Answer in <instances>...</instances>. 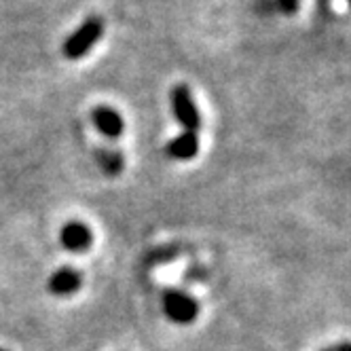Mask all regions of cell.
Instances as JSON below:
<instances>
[{
	"label": "cell",
	"instance_id": "52a82bcc",
	"mask_svg": "<svg viewBox=\"0 0 351 351\" xmlns=\"http://www.w3.org/2000/svg\"><path fill=\"white\" fill-rule=\"evenodd\" d=\"M199 153V138L193 132H182L167 144V155L176 161H191Z\"/></svg>",
	"mask_w": 351,
	"mask_h": 351
},
{
	"label": "cell",
	"instance_id": "3957f363",
	"mask_svg": "<svg viewBox=\"0 0 351 351\" xmlns=\"http://www.w3.org/2000/svg\"><path fill=\"white\" fill-rule=\"evenodd\" d=\"M163 311L173 324H191L199 315L197 298L182 290H165L163 294Z\"/></svg>",
	"mask_w": 351,
	"mask_h": 351
},
{
	"label": "cell",
	"instance_id": "9c48e42d",
	"mask_svg": "<svg viewBox=\"0 0 351 351\" xmlns=\"http://www.w3.org/2000/svg\"><path fill=\"white\" fill-rule=\"evenodd\" d=\"M278 9L286 15H294L298 11V0H278Z\"/></svg>",
	"mask_w": 351,
	"mask_h": 351
},
{
	"label": "cell",
	"instance_id": "8992f818",
	"mask_svg": "<svg viewBox=\"0 0 351 351\" xmlns=\"http://www.w3.org/2000/svg\"><path fill=\"white\" fill-rule=\"evenodd\" d=\"M91 119H93V125L97 128V132L110 138V140H117L123 136L125 132V123L121 119V114L114 110V108H108V106H97L93 112H91Z\"/></svg>",
	"mask_w": 351,
	"mask_h": 351
},
{
	"label": "cell",
	"instance_id": "7a4b0ae2",
	"mask_svg": "<svg viewBox=\"0 0 351 351\" xmlns=\"http://www.w3.org/2000/svg\"><path fill=\"white\" fill-rule=\"evenodd\" d=\"M169 99H171V110L176 119H178V123L184 128V132L197 134L199 128H202V114H199L191 89L182 83L176 85L169 93Z\"/></svg>",
	"mask_w": 351,
	"mask_h": 351
},
{
	"label": "cell",
	"instance_id": "5b68a950",
	"mask_svg": "<svg viewBox=\"0 0 351 351\" xmlns=\"http://www.w3.org/2000/svg\"><path fill=\"white\" fill-rule=\"evenodd\" d=\"M83 286V273L74 267H62L58 269L51 280H49V292L53 296H72L79 292Z\"/></svg>",
	"mask_w": 351,
	"mask_h": 351
},
{
	"label": "cell",
	"instance_id": "ba28073f",
	"mask_svg": "<svg viewBox=\"0 0 351 351\" xmlns=\"http://www.w3.org/2000/svg\"><path fill=\"white\" fill-rule=\"evenodd\" d=\"M95 159L99 163L108 176H119L125 167V157L119 150H112V148H99L95 150Z\"/></svg>",
	"mask_w": 351,
	"mask_h": 351
},
{
	"label": "cell",
	"instance_id": "4fadbf2b",
	"mask_svg": "<svg viewBox=\"0 0 351 351\" xmlns=\"http://www.w3.org/2000/svg\"><path fill=\"white\" fill-rule=\"evenodd\" d=\"M0 351H5V349H0Z\"/></svg>",
	"mask_w": 351,
	"mask_h": 351
},
{
	"label": "cell",
	"instance_id": "277c9868",
	"mask_svg": "<svg viewBox=\"0 0 351 351\" xmlns=\"http://www.w3.org/2000/svg\"><path fill=\"white\" fill-rule=\"evenodd\" d=\"M60 241L68 250V252L81 254L93 245V233L81 220H70L64 224V229L60 231Z\"/></svg>",
	"mask_w": 351,
	"mask_h": 351
},
{
	"label": "cell",
	"instance_id": "8fae6325",
	"mask_svg": "<svg viewBox=\"0 0 351 351\" xmlns=\"http://www.w3.org/2000/svg\"><path fill=\"white\" fill-rule=\"evenodd\" d=\"M324 351H335V349H324Z\"/></svg>",
	"mask_w": 351,
	"mask_h": 351
},
{
	"label": "cell",
	"instance_id": "6da1fadb",
	"mask_svg": "<svg viewBox=\"0 0 351 351\" xmlns=\"http://www.w3.org/2000/svg\"><path fill=\"white\" fill-rule=\"evenodd\" d=\"M104 34V21L99 17H89L83 26L74 32L66 45H64V56L68 60H81L87 51L95 47V43Z\"/></svg>",
	"mask_w": 351,
	"mask_h": 351
},
{
	"label": "cell",
	"instance_id": "7c38bea8",
	"mask_svg": "<svg viewBox=\"0 0 351 351\" xmlns=\"http://www.w3.org/2000/svg\"><path fill=\"white\" fill-rule=\"evenodd\" d=\"M347 3H349V7H351V0H347Z\"/></svg>",
	"mask_w": 351,
	"mask_h": 351
},
{
	"label": "cell",
	"instance_id": "30bf717a",
	"mask_svg": "<svg viewBox=\"0 0 351 351\" xmlns=\"http://www.w3.org/2000/svg\"><path fill=\"white\" fill-rule=\"evenodd\" d=\"M335 351H351V341H345V343H339L337 347H332Z\"/></svg>",
	"mask_w": 351,
	"mask_h": 351
}]
</instances>
